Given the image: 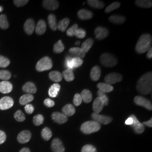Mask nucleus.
I'll return each mask as SVG.
<instances>
[{
  "mask_svg": "<svg viewBox=\"0 0 152 152\" xmlns=\"http://www.w3.org/2000/svg\"><path fill=\"white\" fill-rule=\"evenodd\" d=\"M78 28V25L77 24H73L71 27L67 29L66 31V35L69 37H73L75 35L76 31Z\"/></svg>",
  "mask_w": 152,
  "mask_h": 152,
  "instance_id": "c03bdc74",
  "label": "nucleus"
},
{
  "mask_svg": "<svg viewBox=\"0 0 152 152\" xmlns=\"http://www.w3.org/2000/svg\"><path fill=\"white\" fill-rule=\"evenodd\" d=\"M87 3L90 6L95 9H101L104 7V4L103 2L98 0H88L87 1Z\"/></svg>",
  "mask_w": 152,
  "mask_h": 152,
  "instance_id": "c9c22d12",
  "label": "nucleus"
},
{
  "mask_svg": "<svg viewBox=\"0 0 152 152\" xmlns=\"http://www.w3.org/2000/svg\"><path fill=\"white\" fill-rule=\"evenodd\" d=\"M97 87L99 88V90L102 92L107 93L110 92L113 90V87L107 83H99L97 85Z\"/></svg>",
  "mask_w": 152,
  "mask_h": 152,
  "instance_id": "a878e982",
  "label": "nucleus"
},
{
  "mask_svg": "<svg viewBox=\"0 0 152 152\" xmlns=\"http://www.w3.org/2000/svg\"><path fill=\"white\" fill-rule=\"evenodd\" d=\"M104 80L108 84H114L122 80V76L118 73H111L105 77Z\"/></svg>",
  "mask_w": 152,
  "mask_h": 152,
  "instance_id": "1a4fd4ad",
  "label": "nucleus"
},
{
  "mask_svg": "<svg viewBox=\"0 0 152 152\" xmlns=\"http://www.w3.org/2000/svg\"><path fill=\"white\" fill-rule=\"evenodd\" d=\"M109 21L115 24H121L125 23L126 18L120 15H113L109 18Z\"/></svg>",
  "mask_w": 152,
  "mask_h": 152,
  "instance_id": "393cba45",
  "label": "nucleus"
},
{
  "mask_svg": "<svg viewBox=\"0 0 152 152\" xmlns=\"http://www.w3.org/2000/svg\"><path fill=\"white\" fill-rule=\"evenodd\" d=\"M86 32L84 29L82 28H78L76 31L75 36L77 38H83L86 36Z\"/></svg>",
  "mask_w": 152,
  "mask_h": 152,
  "instance_id": "8fccbe9b",
  "label": "nucleus"
},
{
  "mask_svg": "<svg viewBox=\"0 0 152 152\" xmlns=\"http://www.w3.org/2000/svg\"><path fill=\"white\" fill-rule=\"evenodd\" d=\"M69 52L71 55H72L75 57L80 58L82 59L85 56L86 54V53L82 50L81 48L78 47L72 48L69 50Z\"/></svg>",
  "mask_w": 152,
  "mask_h": 152,
  "instance_id": "5701e85b",
  "label": "nucleus"
},
{
  "mask_svg": "<svg viewBox=\"0 0 152 152\" xmlns=\"http://www.w3.org/2000/svg\"><path fill=\"white\" fill-rule=\"evenodd\" d=\"M78 17L82 20H88L93 17V14L91 11L86 9H81L78 12Z\"/></svg>",
  "mask_w": 152,
  "mask_h": 152,
  "instance_id": "4be33fe9",
  "label": "nucleus"
},
{
  "mask_svg": "<svg viewBox=\"0 0 152 152\" xmlns=\"http://www.w3.org/2000/svg\"><path fill=\"white\" fill-rule=\"evenodd\" d=\"M28 2L29 1L28 0H15V1H14V4L18 7H20V6L26 5Z\"/></svg>",
  "mask_w": 152,
  "mask_h": 152,
  "instance_id": "603ef678",
  "label": "nucleus"
},
{
  "mask_svg": "<svg viewBox=\"0 0 152 152\" xmlns=\"http://www.w3.org/2000/svg\"><path fill=\"white\" fill-rule=\"evenodd\" d=\"M24 28L26 33L28 34H32L35 29V23L32 19H28L25 22Z\"/></svg>",
  "mask_w": 152,
  "mask_h": 152,
  "instance_id": "f3484780",
  "label": "nucleus"
},
{
  "mask_svg": "<svg viewBox=\"0 0 152 152\" xmlns=\"http://www.w3.org/2000/svg\"><path fill=\"white\" fill-rule=\"evenodd\" d=\"M14 118L18 122H23L26 120L25 115L20 110L16 111L15 112V113L14 114Z\"/></svg>",
  "mask_w": 152,
  "mask_h": 152,
  "instance_id": "a18cd8bd",
  "label": "nucleus"
},
{
  "mask_svg": "<svg viewBox=\"0 0 152 152\" xmlns=\"http://www.w3.org/2000/svg\"><path fill=\"white\" fill-rule=\"evenodd\" d=\"M134 102L139 106L143 107L149 110H152V102L147 98L141 96H136L134 98Z\"/></svg>",
  "mask_w": 152,
  "mask_h": 152,
  "instance_id": "0eeeda50",
  "label": "nucleus"
},
{
  "mask_svg": "<svg viewBox=\"0 0 152 152\" xmlns=\"http://www.w3.org/2000/svg\"><path fill=\"white\" fill-rule=\"evenodd\" d=\"M152 36L149 34H143L141 35L136 44L135 50L139 54H144L151 48Z\"/></svg>",
  "mask_w": 152,
  "mask_h": 152,
  "instance_id": "f03ea898",
  "label": "nucleus"
},
{
  "mask_svg": "<svg viewBox=\"0 0 152 152\" xmlns=\"http://www.w3.org/2000/svg\"><path fill=\"white\" fill-rule=\"evenodd\" d=\"M50 79L55 82H59L63 79L62 74L58 71H52L49 73Z\"/></svg>",
  "mask_w": 152,
  "mask_h": 152,
  "instance_id": "2f4dec72",
  "label": "nucleus"
},
{
  "mask_svg": "<svg viewBox=\"0 0 152 152\" xmlns=\"http://www.w3.org/2000/svg\"><path fill=\"white\" fill-rule=\"evenodd\" d=\"M9 27V24L7 21V17L5 15H0V28L4 29H6Z\"/></svg>",
  "mask_w": 152,
  "mask_h": 152,
  "instance_id": "ea45409f",
  "label": "nucleus"
},
{
  "mask_svg": "<svg viewBox=\"0 0 152 152\" xmlns=\"http://www.w3.org/2000/svg\"><path fill=\"white\" fill-rule=\"evenodd\" d=\"M62 111L63 114L68 116H72L75 114L76 112V109L73 107V105L71 104H68L62 109Z\"/></svg>",
  "mask_w": 152,
  "mask_h": 152,
  "instance_id": "bb28decb",
  "label": "nucleus"
},
{
  "mask_svg": "<svg viewBox=\"0 0 152 152\" xmlns=\"http://www.w3.org/2000/svg\"><path fill=\"white\" fill-rule=\"evenodd\" d=\"M10 61L5 56L0 55V67L5 68L10 65Z\"/></svg>",
  "mask_w": 152,
  "mask_h": 152,
  "instance_id": "de8ad7c7",
  "label": "nucleus"
},
{
  "mask_svg": "<svg viewBox=\"0 0 152 152\" xmlns=\"http://www.w3.org/2000/svg\"><path fill=\"white\" fill-rule=\"evenodd\" d=\"M12 85L10 82L3 81L0 82V92L3 94H8L12 90Z\"/></svg>",
  "mask_w": 152,
  "mask_h": 152,
  "instance_id": "6ab92c4d",
  "label": "nucleus"
},
{
  "mask_svg": "<svg viewBox=\"0 0 152 152\" xmlns=\"http://www.w3.org/2000/svg\"><path fill=\"white\" fill-rule=\"evenodd\" d=\"M91 117L94 121L97 122L99 124H102L104 125H107L109 123H110L112 121V118L105 115H102V114H97L93 113L91 115Z\"/></svg>",
  "mask_w": 152,
  "mask_h": 152,
  "instance_id": "6e6552de",
  "label": "nucleus"
},
{
  "mask_svg": "<svg viewBox=\"0 0 152 152\" xmlns=\"http://www.w3.org/2000/svg\"><path fill=\"white\" fill-rule=\"evenodd\" d=\"M53 67V62L48 56H44L38 61L36 64V70L38 72L48 71Z\"/></svg>",
  "mask_w": 152,
  "mask_h": 152,
  "instance_id": "39448f33",
  "label": "nucleus"
},
{
  "mask_svg": "<svg viewBox=\"0 0 152 152\" xmlns=\"http://www.w3.org/2000/svg\"><path fill=\"white\" fill-rule=\"evenodd\" d=\"M3 11V7L2 6H0V12Z\"/></svg>",
  "mask_w": 152,
  "mask_h": 152,
  "instance_id": "e2e57ef3",
  "label": "nucleus"
},
{
  "mask_svg": "<svg viewBox=\"0 0 152 152\" xmlns=\"http://www.w3.org/2000/svg\"><path fill=\"white\" fill-rule=\"evenodd\" d=\"M19 152H31V151L27 148H24L22 149Z\"/></svg>",
  "mask_w": 152,
  "mask_h": 152,
  "instance_id": "052dcab7",
  "label": "nucleus"
},
{
  "mask_svg": "<svg viewBox=\"0 0 152 152\" xmlns=\"http://www.w3.org/2000/svg\"><path fill=\"white\" fill-rule=\"evenodd\" d=\"M81 152H97V151L95 147L92 145L87 144L82 148Z\"/></svg>",
  "mask_w": 152,
  "mask_h": 152,
  "instance_id": "09e8293b",
  "label": "nucleus"
},
{
  "mask_svg": "<svg viewBox=\"0 0 152 152\" xmlns=\"http://www.w3.org/2000/svg\"><path fill=\"white\" fill-rule=\"evenodd\" d=\"M130 116L132 118L134 121L132 125H131V127H132V129L136 134H142L145 130L144 126L139 121V120H137L135 115L131 114Z\"/></svg>",
  "mask_w": 152,
  "mask_h": 152,
  "instance_id": "9b49d317",
  "label": "nucleus"
},
{
  "mask_svg": "<svg viewBox=\"0 0 152 152\" xmlns=\"http://www.w3.org/2000/svg\"><path fill=\"white\" fill-rule=\"evenodd\" d=\"M100 76H101L100 68L98 65L94 66L90 72L91 79L94 81H97L99 80Z\"/></svg>",
  "mask_w": 152,
  "mask_h": 152,
  "instance_id": "b1692460",
  "label": "nucleus"
},
{
  "mask_svg": "<svg viewBox=\"0 0 152 152\" xmlns=\"http://www.w3.org/2000/svg\"><path fill=\"white\" fill-rule=\"evenodd\" d=\"M11 77V73L9 71H6V70L0 71V80L7 81L10 79Z\"/></svg>",
  "mask_w": 152,
  "mask_h": 152,
  "instance_id": "37998d69",
  "label": "nucleus"
},
{
  "mask_svg": "<svg viewBox=\"0 0 152 152\" xmlns=\"http://www.w3.org/2000/svg\"><path fill=\"white\" fill-rule=\"evenodd\" d=\"M136 89L138 92L144 95H148L152 92V72H148L140 77L137 81Z\"/></svg>",
  "mask_w": 152,
  "mask_h": 152,
  "instance_id": "f257e3e1",
  "label": "nucleus"
},
{
  "mask_svg": "<svg viewBox=\"0 0 152 152\" xmlns=\"http://www.w3.org/2000/svg\"><path fill=\"white\" fill-rule=\"evenodd\" d=\"M60 90V86L58 83H54L51 87H50L49 90V96L51 98H56Z\"/></svg>",
  "mask_w": 152,
  "mask_h": 152,
  "instance_id": "cd10ccee",
  "label": "nucleus"
},
{
  "mask_svg": "<svg viewBox=\"0 0 152 152\" xmlns=\"http://www.w3.org/2000/svg\"><path fill=\"white\" fill-rule=\"evenodd\" d=\"M133 122H134V121H133L132 118L130 116L127 120L125 121V125L131 126L133 124Z\"/></svg>",
  "mask_w": 152,
  "mask_h": 152,
  "instance_id": "4d7b16f0",
  "label": "nucleus"
},
{
  "mask_svg": "<svg viewBox=\"0 0 152 152\" xmlns=\"http://www.w3.org/2000/svg\"><path fill=\"white\" fill-rule=\"evenodd\" d=\"M98 97L100 98V99L103 102L104 105L107 106L108 105L109 99L107 95L105 94V93L103 92H102L100 91H98Z\"/></svg>",
  "mask_w": 152,
  "mask_h": 152,
  "instance_id": "49530a36",
  "label": "nucleus"
},
{
  "mask_svg": "<svg viewBox=\"0 0 152 152\" xmlns=\"http://www.w3.org/2000/svg\"><path fill=\"white\" fill-rule=\"evenodd\" d=\"M34 99V96L32 94H24L19 99V103L23 105H27L29 103L31 102Z\"/></svg>",
  "mask_w": 152,
  "mask_h": 152,
  "instance_id": "473e14b6",
  "label": "nucleus"
},
{
  "mask_svg": "<svg viewBox=\"0 0 152 152\" xmlns=\"http://www.w3.org/2000/svg\"><path fill=\"white\" fill-rule=\"evenodd\" d=\"M46 31V24L44 20L41 19L38 21L36 27H35V31L38 35H42Z\"/></svg>",
  "mask_w": 152,
  "mask_h": 152,
  "instance_id": "412c9836",
  "label": "nucleus"
},
{
  "mask_svg": "<svg viewBox=\"0 0 152 152\" xmlns=\"http://www.w3.org/2000/svg\"><path fill=\"white\" fill-rule=\"evenodd\" d=\"M13 99L9 96H5L0 99V109L6 110L11 108L14 105Z\"/></svg>",
  "mask_w": 152,
  "mask_h": 152,
  "instance_id": "9d476101",
  "label": "nucleus"
},
{
  "mask_svg": "<svg viewBox=\"0 0 152 152\" xmlns=\"http://www.w3.org/2000/svg\"><path fill=\"white\" fill-rule=\"evenodd\" d=\"M82 102V99L81 96V94H76L74 99H73V104L75 106H79L81 105Z\"/></svg>",
  "mask_w": 152,
  "mask_h": 152,
  "instance_id": "3c124183",
  "label": "nucleus"
},
{
  "mask_svg": "<svg viewBox=\"0 0 152 152\" xmlns=\"http://www.w3.org/2000/svg\"><path fill=\"white\" fill-rule=\"evenodd\" d=\"M100 63L106 67H113L117 64V58L111 54L104 53L100 58Z\"/></svg>",
  "mask_w": 152,
  "mask_h": 152,
  "instance_id": "20e7f679",
  "label": "nucleus"
},
{
  "mask_svg": "<svg viewBox=\"0 0 152 152\" xmlns=\"http://www.w3.org/2000/svg\"><path fill=\"white\" fill-rule=\"evenodd\" d=\"M44 104H45L46 107L51 108V107H53L54 106L55 103L54 102L53 100H51V99L48 98V99H46L44 100Z\"/></svg>",
  "mask_w": 152,
  "mask_h": 152,
  "instance_id": "5fc2aeb1",
  "label": "nucleus"
},
{
  "mask_svg": "<svg viewBox=\"0 0 152 152\" xmlns=\"http://www.w3.org/2000/svg\"><path fill=\"white\" fill-rule=\"evenodd\" d=\"M83 63V61L80 58H72L70 56H68L65 59V66L67 68V69L72 70L74 68L81 66Z\"/></svg>",
  "mask_w": 152,
  "mask_h": 152,
  "instance_id": "423d86ee",
  "label": "nucleus"
},
{
  "mask_svg": "<svg viewBox=\"0 0 152 152\" xmlns=\"http://www.w3.org/2000/svg\"><path fill=\"white\" fill-rule=\"evenodd\" d=\"M94 43V41L92 38H88L82 43L81 48L85 53H87L91 48Z\"/></svg>",
  "mask_w": 152,
  "mask_h": 152,
  "instance_id": "7c9ffc66",
  "label": "nucleus"
},
{
  "mask_svg": "<svg viewBox=\"0 0 152 152\" xmlns=\"http://www.w3.org/2000/svg\"><path fill=\"white\" fill-rule=\"evenodd\" d=\"M62 76L67 82L72 81L75 79V75H74L73 72L71 69H66L65 71H63L62 73Z\"/></svg>",
  "mask_w": 152,
  "mask_h": 152,
  "instance_id": "f704fd0d",
  "label": "nucleus"
},
{
  "mask_svg": "<svg viewBox=\"0 0 152 152\" xmlns=\"http://www.w3.org/2000/svg\"><path fill=\"white\" fill-rule=\"evenodd\" d=\"M120 5H121V4H120V2H113L112 4H111L110 5H109L108 6H107L105 9V11L107 13H109V12L113 11L115 9H118L120 7Z\"/></svg>",
  "mask_w": 152,
  "mask_h": 152,
  "instance_id": "a19ab883",
  "label": "nucleus"
},
{
  "mask_svg": "<svg viewBox=\"0 0 152 152\" xmlns=\"http://www.w3.org/2000/svg\"><path fill=\"white\" fill-rule=\"evenodd\" d=\"M142 125H145V126H148V127H152V118H151L150 120H149V121H146V122H144L142 124Z\"/></svg>",
  "mask_w": 152,
  "mask_h": 152,
  "instance_id": "13d9d810",
  "label": "nucleus"
},
{
  "mask_svg": "<svg viewBox=\"0 0 152 152\" xmlns=\"http://www.w3.org/2000/svg\"><path fill=\"white\" fill-rule=\"evenodd\" d=\"M65 49V47L64 45L63 44L61 40H59L56 44L54 45V51L55 53L57 54H60Z\"/></svg>",
  "mask_w": 152,
  "mask_h": 152,
  "instance_id": "4c0bfd02",
  "label": "nucleus"
},
{
  "mask_svg": "<svg viewBox=\"0 0 152 152\" xmlns=\"http://www.w3.org/2000/svg\"><path fill=\"white\" fill-rule=\"evenodd\" d=\"M52 119L55 122L59 124H63L65 123L68 121V117L65 114L61 113L60 112H55L53 113L51 115Z\"/></svg>",
  "mask_w": 152,
  "mask_h": 152,
  "instance_id": "2eb2a0df",
  "label": "nucleus"
},
{
  "mask_svg": "<svg viewBox=\"0 0 152 152\" xmlns=\"http://www.w3.org/2000/svg\"><path fill=\"white\" fill-rule=\"evenodd\" d=\"M23 90L24 92H27L29 94H35L37 92V88L34 83L32 82H28L26 83L22 87Z\"/></svg>",
  "mask_w": 152,
  "mask_h": 152,
  "instance_id": "aec40b11",
  "label": "nucleus"
},
{
  "mask_svg": "<svg viewBox=\"0 0 152 152\" xmlns=\"http://www.w3.org/2000/svg\"><path fill=\"white\" fill-rule=\"evenodd\" d=\"M25 110L26 112V113H27L28 114H32L34 112V107L32 104H28L27 105H26L25 107Z\"/></svg>",
  "mask_w": 152,
  "mask_h": 152,
  "instance_id": "864d4df0",
  "label": "nucleus"
},
{
  "mask_svg": "<svg viewBox=\"0 0 152 152\" xmlns=\"http://www.w3.org/2000/svg\"><path fill=\"white\" fill-rule=\"evenodd\" d=\"M6 135L4 131L0 130V144H3L6 141Z\"/></svg>",
  "mask_w": 152,
  "mask_h": 152,
  "instance_id": "6e6d98bb",
  "label": "nucleus"
},
{
  "mask_svg": "<svg viewBox=\"0 0 152 152\" xmlns=\"http://www.w3.org/2000/svg\"><path fill=\"white\" fill-rule=\"evenodd\" d=\"M41 135L44 140L48 141L52 137V132L48 127H45L41 131Z\"/></svg>",
  "mask_w": 152,
  "mask_h": 152,
  "instance_id": "58836bf2",
  "label": "nucleus"
},
{
  "mask_svg": "<svg viewBox=\"0 0 152 152\" xmlns=\"http://www.w3.org/2000/svg\"><path fill=\"white\" fill-rule=\"evenodd\" d=\"M104 106L105 105H104L103 102L100 99V98H99V97L96 98L93 103V105H92V108H93V110L94 111V113L99 114V113H100L102 111Z\"/></svg>",
  "mask_w": 152,
  "mask_h": 152,
  "instance_id": "a211bd4d",
  "label": "nucleus"
},
{
  "mask_svg": "<svg viewBox=\"0 0 152 152\" xmlns=\"http://www.w3.org/2000/svg\"><path fill=\"white\" fill-rule=\"evenodd\" d=\"M75 44H76V45H79L80 44V41H77Z\"/></svg>",
  "mask_w": 152,
  "mask_h": 152,
  "instance_id": "680f3d73",
  "label": "nucleus"
},
{
  "mask_svg": "<svg viewBox=\"0 0 152 152\" xmlns=\"http://www.w3.org/2000/svg\"><path fill=\"white\" fill-rule=\"evenodd\" d=\"M42 4L44 7L49 10H55L59 6L58 1L55 0H45Z\"/></svg>",
  "mask_w": 152,
  "mask_h": 152,
  "instance_id": "dca6fc26",
  "label": "nucleus"
},
{
  "mask_svg": "<svg viewBox=\"0 0 152 152\" xmlns=\"http://www.w3.org/2000/svg\"><path fill=\"white\" fill-rule=\"evenodd\" d=\"M81 96L82 100L86 103H89L92 100V94L90 90L87 89H85L82 91Z\"/></svg>",
  "mask_w": 152,
  "mask_h": 152,
  "instance_id": "c756f323",
  "label": "nucleus"
},
{
  "mask_svg": "<svg viewBox=\"0 0 152 152\" xmlns=\"http://www.w3.org/2000/svg\"><path fill=\"white\" fill-rule=\"evenodd\" d=\"M135 4L142 8H151L152 1L150 0H137L135 1Z\"/></svg>",
  "mask_w": 152,
  "mask_h": 152,
  "instance_id": "e433bc0d",
  "label": "nucleus"
},
{
  "mask_svg": "<svg viewBox=\"0 0 152 152\" xmlns=\"http://www.w3.org/2000/svg\"><path fill=\"white\" fill-rule=\"evenodd\" d=\"M148 53H147V58L148 59H152V48H151V49H149L148 51Z\"/></svg>",
  "mask_w": 152,
  "mask_h": 152,
  "instance_id": "bf43d9fd",
  "label": "nucleus"
},
{
  "mask_svg": "<svg viewBox=\"0 0 152 152\" xmlns=\"http://www.w3.org/2000/svg\"><path fill=\"white\" fill-rule=\"evenodd\" d=\"M51 148L53 152H64L65 148L62 141L58 138L54 139L51 143Z\"/></svg>",
  "mask_w": 152,
  "mask_h": 152,
  "instance_id": "ddd939ff",
  "label": "nucleus"
},
{
  "mask_svg": "<svg viewBox=\"0 0 152 152\" xmlns=\"http://www.w3.org/2000/svg\"><path fill=\"white\" fill-rule=\"evenodd\" d=\"M69 23H70L69 19L67 18L63 19L57 24V29H59L61 32H65V30L68 27Z\"/></svg>",
  "mask_w": 152,
  "mask_h": 152,
  "instance_id": "c85d7f7f",
  "label": "nucleus"
},
{
  "mask_svg": "<svg viewBox=\"0 0 152 152\" xmlns=\"http://www.w3.org/2000/svg\"><path fill=\"white\" fill-rule=\"evenodd\" d=\"M48 23L49 26L53 31H56L57 29V22L56 18L53 14H50L48 16Z\"/></svg>",
  "mask_w": 152,
  "mask_h": 152,
  "instance_id": "72a5a7b5",
  "label": "nucleus"
},
{
  "mask_svg": "<svg viewBox=\"0 0 152 152\" xmlns=\"http://www.w3.org/2000/svg\"><path fill=\"white\" fill-rule=\"evenodd\" d=\"M101 128L100 124L95 121H89L83 123L81 126V130L85 134H90L96 132Z\"/></svg>",
  "mask_w": 152,
  "mask_h": 152,
  "instance_id": "7ed1b4c3",
  "label": "nucleus"
},
{
  "mask_svg": "<svg viewBox=\"0 0 152 152\" xmlns=\"http://www.w3.org/2000/svg\"><path fill=\"white\" fill-rule=\"evenodd\" d=\"M94 34H95V38L98 40H102L106 38L108 36V29L106 28L98 27L95 28Z\"/></svg>",
  "mask_w": 152,
  "mask_h": 152,
  "instance_id": "f8f14e48",
  "label": "nucleus"
},
{
  "mask_svg": "<svg viewBox=\"0 0 152 152\" xmlns=\"http://www.w3.org/2000/svg\"><path fill=\"white\" fill-rule=\"evenodd\" d=\"M44 116L41 114L36 115L33 118V122L36 126H40L42 125L44 123Z\"/></svg>",
  "mask_w": 152,
  "mask_h": 152,
  "instance_id": "79ce46f5",
  "label": "nucleus"
},
{
  "mask_svg": "<svg viewBox=\"0 0 152 152\" xmlns=\"http://www.w3.org/2000/svg\"><path fill=\"white\" fill-rule=\"evenodd\" d=\"M31 133L29 131L24 130L20 132L17 137L18 141L21 144L28 142L31 138Z\"/></svg>",
  "mask_w": 152,
  "mask_h": 152,
  "instance_id": "4468645a",
  "label": "nucleus"
}]
</instances>
